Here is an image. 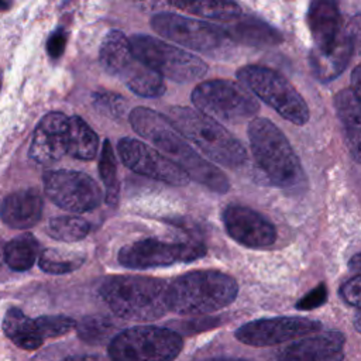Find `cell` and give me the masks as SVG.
Here are the masks:
<instances>
[{"label":"cell","mask_w":361,"mask_h":361,"mask_svg":"<svg viewBox=\"0 0 361 361\" xmlns=\"http://www.w3.org/2000/svg\"><path fill=\"white\" fill-rule=\"evenodd\" d=\"M130 123L138 135L155 145L162 155L183 169L190 179L217 193L228 190L227 176L210 161L202 158L166 116L148 107H135L130 113Z\"/></svg>","instance_id":"6da1fadb"},{"label":"cell","mask_w":361,"mask_h":361,"mask_svg":"<svg viewBox=\"0 0 361 361\" xmlns=\"http://www.w3.org/2000/svg\"><path fill=\"white\" fill-rule=\"evenodd\" d=\"M169 283L159 278L141 275H116L100 286V296L124 320L152 322L168 312Z\"/></svg>","instance_id":"7a4b0ae2"},{"label":"cell","mask_w":361,"mask_h":361,"mask_svg":"<svg viewBox=\"0 0 361 361\" xmlns=\"http://www.w3.org/2000/svg\"><path fill=\"white\" fill-rule=\"evenodd\" d=\"M238 293V285L230 275L202 269L175 278L168 286V310L182 316H197L228 306Z\"/></svg>","instance_id":"3957f363"},{"label":"cell","mask_w":361,"mask_h":361,"mask_svg":"<svg viewBox=\"0 0 361 361\" xmlns=\"http://www.w3.org/2000/svg\"><path fill=\"white\" fill-rule=\"evenodd\" d=\"M166 117L182 137L197 145L212 161L228 168L245 162L247 152L243 144L219 121L185 106L171 107Z\"/></svg>","instance_id":"277c9868"},{"label":"cell","mask_w":361,"mask_h":361,"mask_svg":"<svg viewBox=\"0 0 361 361\" xmlns=\"http://www.w3.org/2000/svg\"><path fill=\"white\" fill-rule=\"evenodd\" d=\"M248 138L255 162L278 188H293L303 171L299 158L285 134L268 118H254L248 126Z\"/></svg>","instance_id":"5b68a950"},{"label":"cell","mask_w":361,"mask_h":361,"mask_svg":"<svg viewBox=\"0 0 361 361\" xmlns=\"http://www.w3.org/2000/svg\"><path fill=\"white\" fill-rule=\"evenodd\" d=\"M240 83L271 106L285 120L303 126L309 121V107L300 93L279 72L259 65H247L237 71Z\"/></svg>","instance_id":"8992f818"},{"label":"cell","mask_w":361,"mask_h":361,"mask_svg":"<svg viewBox=\"0 0 361 361\" xmlns=\"http://www.w3.org/2000/svg\"><path fill=\"white\" fill-rule=\"evenodd\" d=\"M182 347V337L171 329L134 326L114 336L109 357L111 361H173Z\"/></svg>","instance_id":"52a82bcc"},{"label":"cell","mask_w":361,"mask_h":361,"mask_svg":"<svg viewBox=\"0 0 361 361\" xmlns=\"http://www.w3.org/2000/svg\"><path fill=\"white\" fill-rule=\"evenodd\" d=\"M134 56L162 78L185 83L206 75L207 65L199 56L145 34L130 38Z\"/></svg>","instance_id":"ba28073f"},{"label":"cell","mask_w":361,"mask_h":361,"mask_svg":"<svg viewBox=\"0 0 361 361\" xmlns=\"http://www.w3.org/2000/svg\"><path fill=\"white\" fill-rule=\"evenodd\" d=\"M190 99L196 110L223 123L243 121L258 111L257 100L243 85L224 79L199 83Z\"/></svg>","instance_id":"9c48e42d"},{"label":"cell","mask_w":361,"mask_h":361,"mask_svg":"<svg viewBox=\"0 0 361 361\" xmlns=\"http://www.w3.org/2000/svg\"><path fill=\"white\" fill-rule=\"evenodd\" d=\"M203 255H206V245L197 238L180 243L145 238L124 245L118 251L117 258L126 268L144 269L168 267L178 262H192Z\"/></svg>","instance_id":"30bf717a"},{"label":"cell","mask_w":361,"mask_h":361,"mask_svg":"<svg viewBox=\"0 0 361 361\" xmlns=\"http://www.w3.org/2000/svg\"><path fill=\"white\" fill-rule=\"evenodd\" d=\"M151 27L164 38L204 54L214 52L230 41L223 27L175 13H158L152 16Z\"/></svg>","instance_id":"8fae6325"},{"label":"cell","mask_w":361,"mask_h":361,"mask_svg":"<svg viewBox=\"0 0 361 361\" xmlns=\"http://www.w3.org/2000/svg\"><path fill=\"white\" fill-rule=\"evenodd\" d=\"M44 189L58 207L72 213L93 210L102 200V192L96 180L85 172L72 169L45 172Z\"/></svg>","instance_id":"7c38bea8"},{"label":"cell","mask_w":361,"mask_h":361,"mask_svg":"<svg viewBox=\"0 0 361 361\" xmlns=\"http://www.w3.org/2000/svg\"><path fill=\"white\" fill-rule=\"evenodd\" d=\"M117 149L121 162L135 173L173 186H185L190 179L183 169L158 149L138 140L121 138Z\"/></svg>","instance_id":"4fadbf2b"},{"label":"cell","mask_w":361,"mask_h":361,"mask_svg":"<svg viewBox=\"0 0 361 361\" xmlns=\"http://www.w3.org/2000/svg\"><path fill=\"white\" fill-rule=\"evenodd\" d=\"M320 327L322 324L317 320L306 317H268L243 324L235 330V338L247 345L267 347L307 336L320 330Z\"/></svg>","instance_id":"5bb4252c"},{"label":"cell","mask_w":361,"mask_h":361,"mask_svg":"<svg viewBox=\"0 0 361 361\" xmlns=\"http://www.w3.org/2000/svg\"><path fill=\"white\" fill-rule=\"evenodd\" d=\"M227 234L248 248H265L275 243L276 228L261 213L241 204H230L223 212Z\"/></svg>","instance_id":"9a60e30c"},{"label":"cell","mask_w":361,"mask_h":361,"mask_svg":"<svg viewBox=\"0 0 361 361\" xmlns=\"http://www.w3.org/2000/svg\"><path fill=\"white\" fill-rule=\"evenodd\" d=\"M69 117L52 111L45 114L34 131L30 147V158L41 165H49L68 154Z\"/></svg>","instance_id":"2e32d148"},{"label":"cell","mask_w":361,"mask_h":361,"mask_svg":"<svg viewBox=\"0 0 361 361\" xmlns=\"http://www.w3.org/2000/svg\"><path fill=\"white\" fill-rule=\"evenodd\" d=\"M344 341L340 331L310 336L285 347L278 361H343Z\"/></svg>","instance_id":"e0dca14e"},{"label":"cell","mask_w":361,"mask_h":361,"mask_svg":"<svg viewBox=\"0 0 361 361\" xmlns=\"http://www.w3.org/2000/svg\"><path fill=\"white\" fill-rule=\"evenodd\" d=\"M44 209L41 193L34 189H21L7 195L0 203L1 220L13 228H30L39 220Z\"/></svg>","instance_id":"ac0fdd59"},{"label":"cell","mask_w":361,"mask_h":361,"mask_svg":"<svg viewBox=\"0 0 361 361\" xmlns=\"http://www.w3.org/2000/svg\"><path fill=\"white\" fill-rule=\"evenodd\" d=\"M307 25L314 41V48L326 49L337 42L343 34L340 30L341 16L336 3L317 0L309 6Z\"/></svg>","instance_id":"d6986e66"},{"label":"cell","mask_w":361,"mask_h":361,"mask_svg":"<svg viewBox=\"0 0 361 361\" xmlns=\"http://www.w3.org/2000/svg\"><path fill=\"white\" fill-rule=\"evenodd\" d=\"M334 109L347 148L353 159L361 164V102L351 89H343L334 96Z\"/></svg>","instance_id":"ffe728a7"},{"label":"cell","mask_w":361,"mask_h":361,"mask_svg":"<svg viewBox=\"0 0 361 361\" xmlns=\"http://www.w3.org/2000/svg\"><path fill=\"white\" fill-rule=\"evenodd\" d=\"M353 52V45L344 32L330 48H313L309 55V62L314 76L320 82L334 80L347 68Z\"/></svg>","instance_id":"44dd1931"},{"label":"cell","mask_w":361,"mask_h":361,"mask_svg":"<svg viewBox=\"0 0 361 361\" xmlns=\"http://www.w3.org/2000/svg\"><path fill=\"white\" fill-rule=\"evenodd\" d=\"M99 61L107 73L118 76L123 80L135 65L137 58L133 54L130 39L121 31L111 30L100 44Z\"/></svg>","instance_id":"7402d4cb"},{"label":"cell","mask_w":361,"mask_h":361,"mask_svg":"<svg viewBox=\"0 0 361 361\" xmlns=\"http://www.w3.org/2000/svg\"><path fill=\"white\" fill-rule=\"evenodd\" d=\"M227 37L230 39L255 45V47H267V45H276L282 41V35L269 24L252 18V17H238L235 23L223 27Z\"/></svg>","instance_id":"603a6c76"},{"label":"cell","mask_w":361,"mask_h":361,"mask_svg":"<svg viewBox=\"0 0 361 361\" xmlns=\"http://www.w3.org/2000/svg\"><path fill=\"white\" fill-rule=\"evenodd\" d=\"M3 331L17 347L27 351L37 350L44 343L38 333L35 320L25 316L17 307L7 310L3 319Z\"/></svg>","instance_id":"cb8c5ba5"},{"label":"cell","mask_w":361,"mask_h":361,"mask_svg":"<svg viewBox=\"0 0 361 361\" xmlns=\"http://www.w3.org/2000/svg\"><path fill=\"white\" fill-rule=\"evenodd\" d=\"M99 148L97 134L79 116L69 117L68 154L78 159L90 161L96 157Z\"/></svg>","instance_id":"d4e9b609"},{"label":"cell","mask_w":361,"mask_h":361,"mask_svg":"<svg viewBox=\"0 0 361 361\" xmlns=\"http://www.w3.org/2000/svg\"><path fill=\"white\" fill-rule=\"evenodd\" d=\"M39 254V244L37 238L30 234L24 233L13 240H10L4 247V261L6 265L18 272L28 271Z\"/></svg>","instance_id":"484cf974"},{"label":"cell","mask_w":361,"mask_h":361,"mask_svg":"<svg viewBox=\"0 0 361 361\" xmlns=\"http://www.w3.org/2000/svg\"><path fill=\"white\" fill-rule=\"evenodd\" d=\"M127 87L142 97H159L165 93V82L164 78L155 72L154 69L148 68L142 62H137L135 66L128 72V75L123 79Z\"/></svg>","instance_id":"4316f807"},{"label":"cell","mask_w":361,"mask_h":361,"mask_svg":"<svg viewBox=\"0 0 361 361\" xmlns=\"http://www.w3.org/2000/svg\"><path fill=\"white\" fill-rule=\"evenodd\" d=\"M168 4L204 18L231 21L241 17V8L234 1H169Z\"/></svg>","instance_id":"83f0119b"},{"label":"cell","mask_w":361,"mask_h":361,"mask_svg":"<svg viewBox=\"0 0 361 361\" xmlns=\"http://www.w3.org/2000/svg\"><path fill=\"white\" fill-rule=\"evenodd\" d=\"M90 231V224L76 216H58L48 221L45 233L54 240L63 243H75L83 240Z\"/></svg>","instance_id":"f1b7e54d"},{"label":"cell","mask_w":361,"mask_h":361,"mask_svg":"<svg viewBox=\"0 0 361 361\" xmlns=\"http://www.w3.org/2000/svg\"><path fill=\"white\" fill-rule=\"evenodd\" d=\"M39 268L47 274H69L80 268L85 262V255L73 251L58 248H47L39 254Z\"/></svg>","instance_id":"f546056e"},{"label":"cell","mask_w":361,"mask_h":361,"mask_svg":"<svg viewBox=\"0 0 361 361\" xmlns=\"http://www.w3.org/2000/svg\"><path fill=\"white\" fill-rule=\"evenodd\" d=\"M78 336L87 344H103L114 338L116 324L106 316H86L76 324Z\"/></svg>","instance_id":"4dcf8cb0"},{"label":"cell","mask_w":361,"mask_h":361,"mask_svg":"<svg viewBox=\"0 0 361 361\" xmlns=\"http://www.w3.org/2000/svg\"><path fill=\"white\" fill-rule=\"evenodd\" d=\"M99 175L106 189V202L114 206L118 202L120 185L117 178V159L109 140H104L102 145V152L99 159Z\"/></svg>","instance_id":"1f68e13d"},{"label":"cell","mask_w":361,"mask_h":361,"mask_svg":"<svg viewBox=\"0 0 361 361\" xmlns=\"http://www.w3.org/2000/svg\"><path fill=\"white\" fill-rule=\"evenodd\" d=\"M92 103H93V107L100 114H104L114 120L121 118L127 111L126 99L113 92H106V90L94 92L92 94Z\"/></svg>","instance_id":"d6a6232c"},{"label":"cell","mask_w":361,"mask_h":361,"mask_svg":"<svg viewBox=\"0 0 361 361\" xmlns=\"http://www.w3.org/2000/svg\"><path fill=\"white\" fill-rule=\"evenodd\" d=\"M34 320L42 340L66 334L69 330L76 327V322L63 314H52V316L47 314V316H39Z\"/></svg>","instance_id":"836d02e7"},{"label":"cell","mask_w":361,"mask_h":361,"mask_svg":"<svg viewBox=\"0 0 361 361\" xmlns=\"http://www.w3.org/2000/svg\"><path fill=\"white\" fill-rule=\"evenodd\" d=\"M327 300V288L324 283H319L316 288L309 290L305 296H302L296 302L298 310H313L316 307H320Z\"/></svg>","instance_id":"e575fe53"},{"label":"cell","mask_w":361,"mask_h":361,"mask_svg":"<svg viewBox=\"0 0 361 361\" xmlns=\"http://www.w3.org/2000/svg\"><path fill=\"white\" fill-rule=\"evenodd\" d=\"M340 296L350 306L361 309V275L347 279L340 288Z\"/></svg>","instance_id":"d590c367"},{"label":"cell","mask_w":361,"mask_h":361,"mask_svg":"<svg viewBox=\"0 0 361 361\" xmlns=\"http://www.w3.org/2000/svg\"><path fill=\"white\" fill-rule=\"evenodd\" d=\"M68 41V34L63 28H58L51 32L47 39V52L52 59H58L62 56L65 51V45Z\"/></svg>","instance_id":"8d00e7d4"},{"label":"cell","mask_w":361,"mask_h":361,"mask_svg":"<svg viewBox=\"0 0 361 361\" xmlns=\"http://www.w3.org/2000/svg\"><path fill=\"white\" fill-rule=\"evenodd\" d=\"M344 34L350 39V42L353 45V49L355 52H361V14L354 16L348 21V24L344 30Z\"/></svg>","instance_id":"74e56055"},{"label":"cell","mask_w":361,"mask_h":361,"mask_svg":"<svg viewBox=\"0 0 361 361\" xmlns=\"http://www.w3.org/2000/svg\"><path fill=\"white\" fill-rule=\"evenodd\" d=\"M351 90L361 102V63H358L351 73Z\"/></svg>","instance_id":"f35d334b"},{"label":"cell","mask_w":361,"mask_h":361,"mask_svg":"<svg viewBox=\"0 0 361 361\" xmlns=\"http://www.w3.org/2000/svg\"><path fill=\"white\" fill-rule=\"evenodd\" d=\"M65 361H107L97 354H80V355H71L65 358Z\"/></svg>","instance_id":"ab89813d"},{"label":"cell","mask_w":361,"mask_h":361,"mask_svg":"<svg viewBox=\"0 0 361 361\" xmlns=\"http://www.w3.org/2000/svg\"><path fill=\"white\" fill-rule=\"evenodd\" d=\"M348 267H350L354 272H357V275H361V251L351 257V259H350V262H348Z\"/></svg>","instance_id":"60d3db41"},{"label":"cell","mask_w":361,"mask_h":361,"mask_svg":"<svg viewBox=\"0 0 361 361\" xmlns=\"http://www.w3.org/2000/svg\"><path fill=\"white\" fill-rule=\"evenodd\" d=\"M354 329L358 331V333H361V309L357 312V314L354 316Z\"/></svg>","instance_id":"b9f144b4"},{"label":"cell","mask_w":361,"mask_h":361,"mask_svg":"<svg viewBox=\"0 0 361 361\" xmlns=\"http://www.w3.org/2000/svg\"><path fill=\"white\" fill-rule=\"evenodd\" d=\"M204 361H248V360H243V358H230V357H216V358H209Z\"/></svg>","instance_id":"7bdbcfd3"},{"label":"cell","mask_w":361,"mask_h":361,"mask_svg":"<svg viewBox=\"0 0 361 361\" xmlns=\"http://www.w3.org/2000/svg\"><path fill=\"white\" fill-rule=\"evenodd\" d=\"M8 6H10V4H7V3H0V7H1V8H7Z\"/></svg>","instance_id":"ee69618b"},{"label":"cell","mask_w":361,"mask_h":361,"mask_svg":"<svg viewBox=\"0 0 361 361\" xmlns=\"http://www.w3.org/2000/svg\"><path fill=\"white\" fill-rule=\"evenodd\" d=\"M1 82H3V72L0 71V87H1Z\"/></svg>","instance_id":"f6af8a7d"}]
</instances>
